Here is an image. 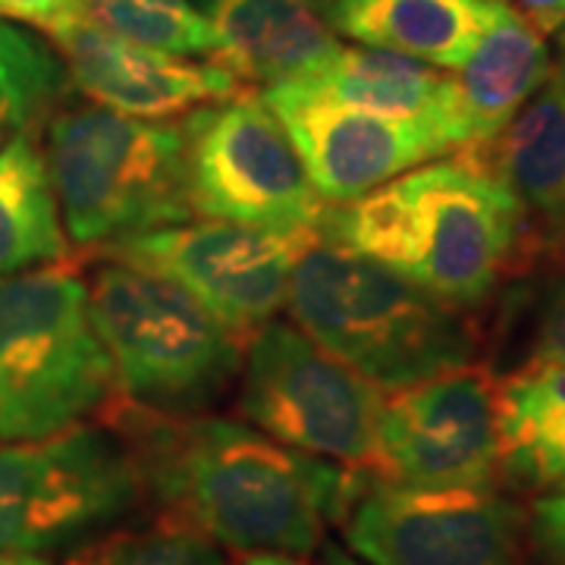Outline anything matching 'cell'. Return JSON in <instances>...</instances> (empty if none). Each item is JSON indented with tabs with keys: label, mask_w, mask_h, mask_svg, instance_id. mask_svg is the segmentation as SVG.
Returning <instances> with one entry per match:
<instances>
[{
	"label": "cell",
	"mask_w": 565,
	"mask_h": 565,
	"mask_svg": "<svg viewBox=\"0 0 565 565\" xmlns=\"http://www.w3.org/2000/svg\"><path fill=\"white\" fill-rule=\"evenodd\" d=\"M73 13L104 32L177 57H211L214 32L192 0H76Z\"/></svg>",
	"instance_id": "603a6c76"
},
{
	"label": "cell",
	"mask_w": 565,
	"mask_h": 565,
	"mask_svg": "<svg viewBox=\"0 0 565 565\" xmlns=\"http://www.w3.org/2000/svg\"><path fill=\"white\" fill-rule=\"evenodd\" d=\"M468 154L503 182L525 214V255L565 264V76H553L484 148Z\"/></svg>",
	"instance_id": "9a60e30c"
},
{
	"label": "cell",
	"mask_w": 565,
	"mask_h": 565,
	"mask_svg": "<svg viewBox=\"0 0 565 565\" xmlns=\"http://www.w3.org/2000/svg\"><path fill=\"white\" fill-rule=\"evenodd\" d=\"M503 10L525 20L537 35H556L565 25V0H493Z\"/></svg>",
	"instance_id": "83f0119b"
},
{
	"label": "cell",
	"mask_w": 565,
	"mask_h": 565,
	"mask_svg": "<svg viewBox=\"0 0 565 565\" xmlns=\"http://www.w3.org/2000/svg\"><path fill=\"white\" fill-rule=\"evenodd\" d=\"M239 377V412L252 427L299 452L367 471L384 393L296 323L255 330Z\"/></svg>",
	"instance_id": "52a82bcc"
},
{
	"label": "cell",
	"mask_w": 565,
	"mask_h": 565,
	"mask_svg": "<svg viewBox=\"0 0 565 565\" xmlns=\"http://www.w3.org/2000/svg\"><path fill=\"white\" fill-rule=\"evenodd\" d=\"M63 565H226V556L202 531L158 515L151 525L104 531Z\"/></svg>",
	"instance_id": "cb8c5ba5"
},
{
	"label": "cell",
	"mask_w": 565,
	"mask_h": 565,
	"mask_svg": "<svg viewBox=\"0 0 565 565\" xmlns=\"http://www.w3.org/2000/svg\"><path fill=\"white\" fill-rule=\"evenodd\" d=\"M70 85L92 104L139 120H170L207 104L226 102L248 85L217 63L182 61L66 13L47 32Z\"/></svg>",
	"instance_id": "5bb4252c"
},
{
	"label": "cell",
	"mask_w": 565,
	"mask_h": 565,
	"mask_svg": "<svg viewBox=\"0 0 565 565\" xmlns=\"http://www.w3.org/2000/svg\"><path fill=\"white\" fill-rule=\"evenodd\" d=\"M340 525L367 565H531L525 509L500 487L415 490L362 475Z\"/></svg>",
	"instance_id": "30bf717a"
},
{
	"label": "cell",
	"mask_w": 565,
	"mask_h": 565,
	"mask_svg": "<svg viewBox=\"0 0 565 565\" xmlns=\"http://www.w3.org/2000/svg\"><path fill=\"white\" fill-rule=\"evenodd\" d=\"M362 475L415 490L503 484L493 374L465 364L386 393Z\"/></svg>",
	"instance_id": "8fae6325"
},
{
	"label": "cell",
	"mask_w": 565,
	"mask_h": 565,
	"mask_svg": "<svg viewBox=\"0 0 565 565\" xmlns=\"http://www.w3.org/2000/svg\"><path fill=\"white\" fill-rule=\"evenodd\" d=\"M189 129L192 211L214 221L308 236L323 221V202L277 114L255 92L199 107Z\"/></svg>",
	"instance_id": "9c48e42d"
},
{
	"label": "cell",
	"mask_w": 565,
	"mask_h": 565,
	"mask_svg": "<svg viewBox=\"0 0 565 565\" xmlns=\"http://www.w3.org/2000/svg\"><path fill=\"white\" fill-rule=\"evenodd\" d=\"M286 305L299 330L384 393L478 355V330L462 308L318 230L299 245Z\"/></svg>",
	"instance_id": "3957f363"
},
{
	"label": "cell",
	"mask_w": 565,
	"mask_h": 565,
	"mask_svg": "<svg viewBox=\"0 0 565 565\" xmlns=\"http://www.w3.org/2000/svg\"><path fill=\"white\" fill-rule=\"evenodd\" d=\"M333 35L459 70L497 13L493 0H315Z\"/></svg>",
	"instance_id": "ac0fdd59"
},
{
	"label": "cell",
	"mask_w": 565,
	"mask_h": 565,
	"mask_svg": "<svg viewBox=\"0 0 565 565\" xmlns=\"http://www.w3.org/2000/svg\"><path fill=\"white\" fill-rule=\"evenodd\" d=\"M302 239L207 217L110 245L95 252V258H120L161 274L202 302L223 327L248 340L274 321L289 299L292 264Z\"/></svg>",
	"instance_id": "7c38bea8"
},
{
	"label": "cell",
	"mask_w": 565,
	"mask_h": 565,
	"mask_svg": "<svg viewBox=\"0 0 565 565\" xmlns=\"http://www.w3.org/2000/svg\"><path fill=\"white\" fill-rule=\"evenodd\" d=\"M239 565H305V559L289 553H243Z\"/></svg>",
	"instance_id": "f1b7e54d"
},
{
	"label": "cell",
	"mask_w": 565,
	"mask_h": 565,
	"mask_svg": "<svg viewBox=\"0 0 565 565\" xmlns=\"http://www.w3.org/2000/svg\"><path fill=\"white\" fill-rule=\"evenodd\" d=\"M525 544L531 565H565V478L525 509Z\"/></svg>",
	"instance_id": "d4e9b609"
},
{
	"label": "cell",
	"mask_w": 565,
	"mask_h": 565,
	"mask_svg": "<svg viewBox=\"0 0 565 565\" xmlns=\"http://www.w3.org/2000/svg\"><path fill=\"white\" fill-rule=\"evenodd\" d=\"M330 102L352 104L371 114L396 120H422L444 132L452 151L456 141V79L449 70L381 51V47H343L321 70L292 79Z\"/></svg>",
	"instance_id": "d6986e66"
},
{
	"label": "cell",
	"mask_w": 565,
	"mask_h": 565,
	"mask_svg": "<svg viewBox=\"0 0 565 565\" xmlns=\"http://www.w3.org/2000/svg\"><path fill=\"white\" fill-rule=\"evenodd\" d=\"M61 54L39 35L0 17V132H29L66 95Z\"/></svg>",
	"instance_id": "7402d4cb"
},
{
	"label": "cell",
	"mask_w": 565,
	"mask_h": 565,
	"mask_svg": "<svg viewBox=\"0 0 565 565\" xmlns=\"http://www.w3.org/2000/svg\"><path fill=\"white\" fill-rule=\"evenodd\" d=\"M0 565H51L39 553H0Z\"/></svg>",
	"instance_id": "4dcf8cb0"
},
{
	"label": "cell",
	"mask_w": 565,
	"mask_h": 565,
	"mask_svg": "<svg viewBox=\"0 0 565 565\" xmlns=\"http://www.w3.org/2000/svg\"><path fill=\"white\" fill-rule=\"evenodd\" d=\"M139 465L110 427H70L0 449V553L98 537L141 503Z\"/></svg>",
	"instance_id": "ba28073f"
},
{
	"label": "cell",
	"mask_w": 565,
	"mask_h": 565,
	"mask_svg": "<svg viewBox=\"0 0 565 565\" xmlns=\"http://www.w3.org/2000/svg\"><path fill=\"white\" fill-rule=\"evenodd\" d=\"M85 286L122 399L161 415H199L239 377L243 337L173 280L141 264L98 258Z\"/></svg>",
	"instance_id": "5b68a950"
},
{
	"label": "cell",
	"mask_w": 565,
	"mask_h": 565,
	"mask_svg": "<svg viewBox=\"0 0 565 565\" xmlns=\"http://www.w3.org/2000/svg\"><path fill=\"white\" fill-rule=\"evenodd\" d=\"M0 139H3V132H0Z\"/></svg>",
	"instance_id": "d6a6232c"
},
{
	"label": "cell",
	"mask_w": 565,
	"mask_h": 565,
	"mask_svg": "<svg viewBox=\"0 0 565 565\" xmlns=\"http://www.w3.org/2000/svg\"><path fill=\"white\" fill-rule=\"evenodd\" d=\"M556 44H559V73L565 76V25L556 32Z\"/></svg>",
	"instance_id": "1f68e13d"
},
{
	"label": "cell",
	"mask_w": 565,
	"mask_h": 565,
	"mask_svg": "<svg viewBox=\"0 0 565 565\" xmlns=\"http://www.w3.org/2000/svg\"><path fill=\"white\" fill-rule=\"evenodd\" d=\"M114 396V362L79 274L63 262L0 280V440H47Z\"/></svg>",
	"instance_id": "8992f818"
},
{
	"label": "cell",
	"mask_w": 565,
	"mask_h": 565,
	"mask_svg": "<svg viewBox=\"0 0 565 565\" xmlns=\"http://www.w3.org/2000/svg\"><path fill=\"white\" fill-rule=\"evenodd\" d=\"M262 98L289 132L321 202H359L390 180L452 151L449 139L430 122L396 120L330 102L296 82L270 85Z\"/></svg>",
	"instance_id": "4fadbf2b"
},
{
	"label": "cell",
	"mask_w": 565,
	"mask_h": 565,
	"mask_svg": "<svg viewBox=\"0 0 565 565\" xmlns=\"http://www.w3.org/2000/svg\"><path fill=\"white\" fill-rule=\"evenodd\" d=\"M531 362L565 364V280L546 292L531 337Z\"/></svg>",
	"instance_id": "484cf974"
},
{
	"label": "cell",
	"mask_w": 565,
	"mask_h": 565,
	"mask_svg": "<svg viewBox=\"0 0 565 565\" xmlns=\"http://www.w3.org/2000/svg\"><path fill=\"white\" fill-rule=\"evenodd\" d=\"M73 3L76 0H0V17L47 32L54 22L73 13Z\"/></svg>",
	"instance_id": "4316f807"
},
{
	"label": "cell",
	"mask_w": 565,
	"mask_h": 565,
	"mask_svg": "<svg viewBox=\"0 0 565 565\" xmlns=\"http://www.w3.org/2000/svg\"><path fill=\"white\" fill-rule=\"evenodd\" d=\"M318 233L462 311L487 302L527 262L522 204L468 154L422 163L359 202L340 204L323 214Z\"/></svg>",
	"instance_id": "7a4b0ae2"
},
{
	"label": "cell",
	"mask_w": 565,
	"mask_h": 565,
	"mask_svg": "<svg viewBox=\"0 0 565 565\" xmlns=\"http://www.w3.org/2000/svg\"><path fill=\"white\" fill-rule=\"evenodd\" d=\"M214 32L211 61L243 85H280L321 70L340 39L315 0H204Z\"/></svg>",
	"instance_id": "2e32d148"
},
{
	"label": "cell",
	"mask_w": 565,
	"mask_h": 565,
	"mask_svg": "<svg viewBox=\"0 0 565 565\" xmlns=\"http://www.w3.org/2000/svg\"><path fill=\"white\" fill-rule=\"evenodd\" d=\"M553 70L544 35L497 3L475 51L459 70H452L459 151H475L497 139Z\"/></svg>",
	"instance_id": "e0dca14e"
},
{
	"label": "cell",
	"mask_w": 565,
	"mask_h": 565,
	"mask_svg": "<svg viewBox=\"0 0 565 565\" xmlns=\"http://www.w3.org/2000/svg\"><path fill=\"white\" fill-rule=\"evenodd\" d=\"M321 565H367L359 556H352L345 546L333 544V541H323L321 544Z\"/></svg>",
	"instance_id": "f546056e"
},
{
	"label": "cell",
	"mask_w": 565,
	"mask_h": 565,
	"mask_svg": "<svg viewBox=\"0 0 565 565\" xmlns=\"http://www.w3.org/2000/svg\"><path fill=\"white\" fill-rule=\"evenodd\" d=\"M66 258L70 239L39 141L13 132L0 145V280Z\"/></svg>",
	"instance_id": "44dd1931"
},
{
	"label": "cell",
	"mask_w": 565,
	"mask_h": 565,
	"mask_svg": "<svg viewBox=\"0 0 565 565\" xmlns=\"http://www.w3.org/2000/svg\"><path fill=\"white\" fill-rule=\"evenodd\" d=\"M500 475L546 490L565 478V364L527 362L497 381Z\"/></svg>",
	"instance_id": "ffe728a7"
},
{
	"label": "cell",
	"mask_w": 565,
	"mask_h": 565,
	"mask_svg": "<svg viewBox=\"0 0 565 565\" xmlns=\"http://www.w3.org/2000/svg\"><path fill=\"white\" fill-rule=\"evenodd\" d=\"M102 415L129 446L161 515L236 553L311 556L362 484V471L299 452L252 424L161 415L120 393Z\"/></svg>",
	"instance_id": "6da1fadb"
},
{
	"label": "cell",
	"mask_w": 565,
	"mask_h": 565,
	"mask_svg": "<svg viewBox=\"0 0 565 565\" xmlns=\"http://www.w3.org/2000/svg\"><path fill=\"white\" fill-rule=\"evenodd\" d=\"M41 154L76 248L104 252L195 217L185 122L73 104L51 110Z\"/></svg>",
	"instance_id": "277c9868"
}]
</instances>
